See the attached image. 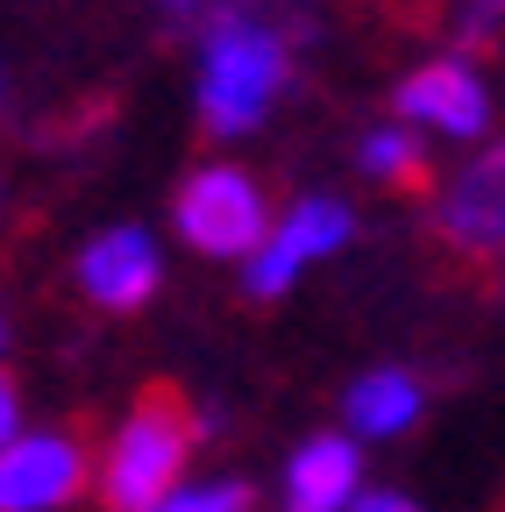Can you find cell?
<instances>
[{"label":"cell","mask_w":505,"mask_h":512,"mask_svg":"<svg viewBox=\"0 0 505 512\" xmlns=\"http://www.w3.org/2000/svg\"><path fill=\"white\" fill-rule=\"evenodd\" d=\"M150 512H249V484L214 477V484H171Z\"/></svg>","instance_id":"cell-12"},{"label":"cell","mask_w":505,"mask_h":512,"mask_svg":"<svg viewBox=\"0 0 505 512\" xmlns=\"http://www.w3.org/2000/svg\"><path fill=\"white\" fill-rule=\"evenodd\" d=\"M0 335H8V328H0Z\"/></svg>","instance_id":"cell-18"},{"label":"cell","mask_w":505,"mask_h":512,"mask_svg":"<svg viewBox=\"0 0 505 512\" xmlns=\"http://www.w3.org/2000/svg\"><path fill=\"white\" fill-rule=\"evenodd\" d=\"M185 456H193V420H185L164 392L143 399L129 420L114 427V448H107V463H100L107 505H114V512H150V505L178 484Z\"/></svg>","instance_id":"cell-2"},{"label":"cell","mask_w":505,"mask_h":512,"mask_svg":"<svg viewBox=\"0 0 505 512\" xmlns=\"http://www.w3.org/2000/svg\"><path fill=\"white\" fill-rule=\"evenodd\" d=\"M15 434H22V406H15V384L0 377V448H8Z\"/></svg>","instance_id":"cell-15"},{"label":"cell","mask_w":505,"mask_h":512,"mask_svg":"<svg viewBox=\"0 0 505 512\" xmlns=\"http://www.w3.org/2000/svg\"><path fill=\"white\" fill-rule=\"evenodd\" d=\"M271 228L264 185L235 171V164H207L178 185V235L193 242L200 256H249Z\"/></svg>","instance_id":"cell-3"},{"label":"cell","mask_w":505,"mask_h":512,"mask_svg":"<svg viewBox=\"0 0 505 512\" xmlns=\"http://www.w3.org/2000/svg\"><path fill=\"white\" fill-rule=\"evenodd\" d=\"M356 164L370 178H385V185H406V178H420V143L406 136V128H370V136L356 143Z\"/></svg>","instance_id":"cell-11"},{"label":"cell","mask_w":505,"mask_h":512,"mask_svg":"<svg viewBox=\"0 0 505 512\" xmlns=\"http://www.w3.org/2000/svg\"><path fill=\"white\" fill-rule=\"evenodd\" d=\"M86 484V448L72 434H15L0 448V512H57Z\"/></svg>","instance_id":"cell-6"},{"label":"cell","mask_w":505,"mask_h":512,"mask_svg":"<svg viewBox=\"0 0 505 512\" xmlns=\"http://www.w3.org/2000/svg\"><path fill=\"white\" fill-rule=\"evenodd\" d=\"M498 22H505V0H470V15H463V29H470V36H491Z\"/></svg>","instance_id":"cell-13"},{"label":"cell","mask_w":505,"mask_h":512,"mask_svg":"<svg viewBox=\"0 0 505 512\" xmlns=\"http://www.w3.org/2000/svg\"><path fill=\"white\" fill-rule=\"evenodd\" d=\"M157 278H164V249L136 221H121V228H107L79 249V292L107 313H136L157 292Z\"/></svg>","instance_id":"cell-5"},{"label":"cell","mask_w":505,"mask_h":512,"mask_svg":"<svg viewBox=\"0 0 505 512\" xmlns=\"http://www.w3.org/2000/svg\"><path fill=\"white\" fill-rule=\"evenodd\" d=\"M441 235L470 256H505V143H491L441 200Z\"/></svg>","instance_id":"cell-8"},{"label":"cell","mask_w":505,"mask_h":512,"mask_svg":"<svg viewBox=\"0 0 505 512\" xmlns=\"http://www.w3.org/2000/svg\"><path fill=\"white\" fill-rule=\"evenodd\" d=\"M342 413H349V427L363 441H385V434L420 420V377L413 370H363L342 392Z\"/></svg>","instance_id":"cell-10"},{"label":"cell","mask_w":505,"mask_h":512,"mask_svg":"<svg viewBox=\"0 0 505 512\" xmlns=\"http://www.w3.org/2000/svg\"><path fill=\"white\" fill-rule=\"evenodd\" d=\"M0 86H8V79H0Z\"/></svg>","instance_id":"cell-17"},{"label":"cell","mask_w":505,"mask_h":512,"mask_svg":"<svg viewBox=\"0 0 505 512\" xmlns=\"http://www.w3.org/2000/svg\"><path fill=\"white\" fill-rule=\"evenodd\" d=\"M285 79H292L285 36L249 15H221L200 43V121L214 136H249L285 93Z\"/></svg>","instance_id":"cell-1"},{"label":"cell","mask_w":505,"mask_h":512,"mask_svg":"<svg viewBox=\"0 0 505 512\" xmlns=\"http://www.w3.org/2000/svg\"><path fill=\"white\" fill-rule=\"evenodd\" d=\"M363 491V448L349 434H313L285 463V512H349Z\"/></svg>","instance_id":"cell-9"},{"label":"cell","mask_w":505,"mask_h":512,"mask_svg":"<svg viewBox=\"0 0 505 512\" xmlns=\"http://www.w3.org/2000/svg\"><path fill=\"white\" fill-rule=\"evenodd\" d=\"M399 114L420 121V128H434V136H456V143H470V136H484V128H491L484 79L470 72L463 57H434V64H420V72L399 86Z\"/></svg>","instance_id":"cell-7"},{"label":"cell","mask_w":505,"mask_h":512,"mask_svg":"<svg viewBox=\"0 0 505 512\" xmlns=\"http://www.w3.org/2000/svg\"><path fill=\"white\" fill-rule=\"evenodd\" d=\"M349 512H420L413 498H399V491H356V505Z\"/></svg>","instance_id":"cell-14"},{"label":"cell","mask_w":505,"mask_h":512,"mask_svg":"<svg viewBox=\"0 0 505 512\" xmlns=\"http://www.w3.org/2000/svg\"><path fill=\"white\" fill-rule=\"evenodd\" d=\"M349 235H356V214H349L342 200H328V192L292 200V207L264 228V242L242 256V278H249V292H257V299H278V292H292V278L313 264V256H335Z\"/></svg>","instance_id":"cell-4"},{"label":"cell","mask_w":505,"mask_h":512,"mask_svg":"<svg viewBox=\"0 0 505 512\" xmlns=\"http://www.w3.org/2000/svg\"><path fill=\"white\" fill-rule=\"evenodd\" d=\"M164 8H185V0H164Z\"/></svg>","instance_id":"cell-16"}]
</instances>
